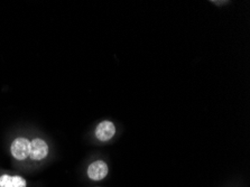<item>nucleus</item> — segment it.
<instances>
[{
    "label": "nucleus",
    "instance_id": "f03ea898",
    "mask_svg": "<svg viewBox=\"0 0 250 187\" xmlns=\"http://www.w3.org/2000/svg\"><path fill=\"white\" fill-rule=\"evenodd\" d=\"M48 154V146L44 140L34 139L30 141L29 157L34 160H41L46 157Z\"/></svg>",
    "mask_w": 250,
    "mask_h": 187
},
{
    "label": "nucleus",
    "instance_id": "39448f33",
    "mask_svg": "<svg viewBox=\"0 0 250 187\" xmlns=\"http://www.w3.org/2000/svg\"><path fill=\"white\" fill-rule=\"evenodd\" d=\"M0 187H26V181L21 176L2 175L0 177Z\"/></svg>",
    "mask_w": 250,
    "mask_h": 187
},
{
    "label": "nucleus",
    "instance_id": "f257e3e1",
    "mask_svg": "<svg viewBox=\"0 0 250 187\" xmlns=\"http://www.w3.org/2000/svg\"><path fill=\"white\" fill-rule=\"evenodd\" d=\"M30 141L26 138H17L11 144V155L18 160H24L29 156Z\"/></svg>",
    "mask_w": 250,
    "mask_h": 187
},
{
    "label": "nucleus",
    "instance_id": "20e7f679",
    "mask_svg": "<svg viewBox=\"0 0 250 187\" xmlns=\"http://www.w3.org/2000/svg\"><path fill=\"white\" fill-rule=\"evenodd\" d=\"M116 133L115 125L111 121H104L96 129V136L100 141L110 140Z\"/></svg>",
    "mask_w": 250,
    "mask_h": 187
},
{
    "label": "nucleus",
    "instance_id": "7ed1b4c3",
    "mask_svg": "<svg viewBox=\"0 0 250 187\" xmlns=\"http://www.w3.org/2000/svg\"><path fill=\"white\" fill-rule=\"evenodd\" d=\"M108 174V166L107 164L102 160H98L91 164L88 168V176L92 179V181H101L104 179Z\"/></svg>",
    "mask_w": 250,
    "mask_h": 187
}]
</instances>
